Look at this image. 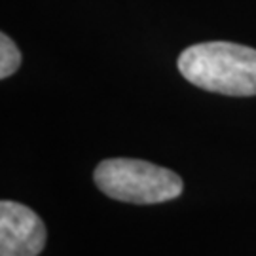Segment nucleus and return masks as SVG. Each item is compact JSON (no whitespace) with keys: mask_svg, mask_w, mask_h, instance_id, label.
I'll return each instance as SVG.
<instances>
[{"mask_svg":"<svg viewBox=\"0 0 256 256\" xmlns=\"http://www.w3.org/2000/svg\"><path fill=\"white\" fill-rule=\"evenodd\" d=\"M178 70L205 92L250 97L256 95V50L234 42H203L178 55Z\"/></svg>","mask_w":256,"mask_h":256,"instance_id":"nucleus-1","label":"nucleus"},{"mask_svg":"<svg viewBox=\"0 0 256 256\" xmlns=\"http://www.w3.org/2000/svg\"><path fill=\"white\" fill-rule=\"evenodd\" d=\"M95 184L112 200L137 205H152L174 200L182 194L178 174L142 160L112 158L95 169Z\"/></svg>","mask_w":256,"mask_h":256,"instance_id":"nucleus-2","label":"nucleus"},{"mask_svg":"<svg viewBox=\"0 0 256 256\" xmlns=\"http://www.w3.org/2000/svg\"><path fill=\"white\" fill-rule=\"evenodd\" d=\"M46 245V226L32 209L0 203V256H38Z\"/></svg>","mask_w":256,"mask_h":256,"instance_id":"nucleus-3","label":"nucleus"},{"mask_svg":"<svg viewBox=\"0 0 256 256\" xmlns=\"http://www.w3.org/2000/svg\"><path fill=\"white\" fill-rule=\"evenodd\" d=\"M19 64H21V52L18 50L16 42L6 32H2L0 34V78L6 80L18 70Z\"/></svg>","mask_w":256,"mask_h":256,"instance_id":"nucleus-4","label":"nucleus"}]
</instances>
